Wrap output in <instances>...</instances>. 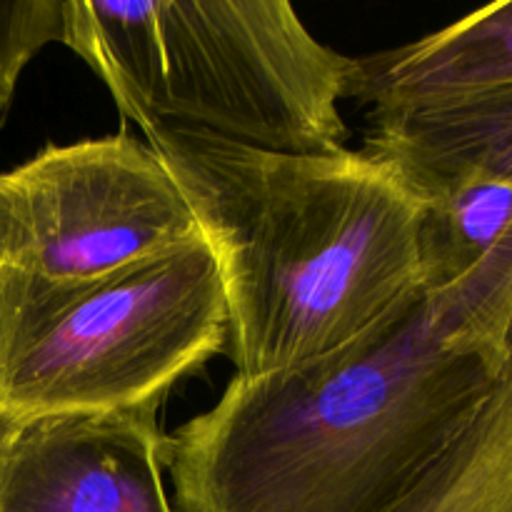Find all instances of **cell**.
<instances>
[{
	"label": "cell",
	"mask_w": 512,
	"mask_h": 512,
	"mask_svg": "<svg viewBox=\"0 0 512 512\" xmlns=\"http://www.w3.org/2000/svg\"><path fill=\"white\" fill-rule=\"evenodd\" d=\"M512 355V243L420 288L345 348L263 378L163 440L175 512H388L448 450Z\"/></svg>",
	"instance_id": "cell-1"
},
{
	"label": "cell",
	"mask_w": 512,
	"mask_h": 512,
	"mask_svg": "<svg viewBox=\"0 0 512 512\" xmlns=\"http://www.w3.org/2000/svg\"><path fill=\"white\" fill-rule=\"evenodd\" d=\"M218 265L238 378L345 348L423 288V198L370 150L290 155L150 125Z\"/></svg>",
	"instance_id": "cell-2"
},
{
	"label": "cell",
	"mask_w": 512,
	"mask_h": 512,
	"mask_svg": "<svg viewBox=\"0 0 512 512\" xmlns=\"http://www.w3.org/2000/svg\"><path fill=\"white\" fill-rule=\"evenodd\" d=\"M73 50L140 130L183 125L290 155L338 153L358 58L328 48L285 0L65 3Z\"/></svg>",
	"instance_id": "cell-3"
},
{
	"label": "cell",
	"mask_w": 512,
	"mask_h": 512,
	"mask_svg": "<svg viewBox=\"0 0 512 512\" xmlns=\"http://www.w3.org/2000/svg\"><path fill=\"white\" fill-rule=\"evenodd\" d=\"M225 340L203 235L85 280L0 273V423L163 400Z\"/></svg>",
	"instance_id": "cell-4"
},
{
	"label": "cell",
	"mask_w": 512,
	"mask_h": 512,
	"mask_svg": "<svg viewBox=\"0 0 512 512\" xmlns=\"http://www.w3.org/2000/svg\"><path fill=\"white\" fill-rule=\"evenodd\" d=\"M195 238L173 175L128 133L50 143L0 173V273L85 280Z\"/></svg>",
	"instance_id": "cell-5"
},
{
	"label": "cell",
	"mask_w": 512,
	"mask_h": 512,
	"mask_svg": "<svg viewBox=\"0 0 512 512\" xmlns=\"http://www.w3.org/2000/svg\"><path fill=\"white\" fill-rule=\"evenodd\" d=\"M158 408L0 423V512H175Z\"/></svg>",
	"instance_id": "cell-6"
},
{
	"label": "cell",
	"mask_w": 512,
	"mask_h": 512,
	"mask_svg": "<svg viewBox=\"0 0 512 512\" xmlns=\"http://www.w3.org/2000/svg\"><path fill=\"white\" fill-rule=\"evenodd\" d=\"M355 100L370 113L512 100V0L485 5L448 28L358 58Z\"/></svg>",
	"instance_id": "cell-7"
},
{
	"label": "cell",
	"mask_w": 512,
	"mask_h": 512,
	"mask_svg": "<svg viewBox=\"0 0 512 512\" xmlns=\"http://www.w3.org/2000/svg\"><path fill=\"white\" fill-rule=\"evenodd\" d=\"M403 173L423 198V288L438 290L458 283L512 243L510 178L478 168Z\"/></svg>",
	"instance_id": "cell-8"
},
{
	"label": "cell",
	"mask_w": 512,
	"mask_h": 512,
	"mask_svg": "<svg viewBox=\"0 0 512 512\" xmlns=\"http://www.w3.org/2000/svg\"><path fill=\"white\" fill-rule=\"evenodd\" d=\"M365 150L410 173L488 170L512 180V100L370 113Z\"/></svg>",
	"instance_id": "cell-9"
},
{
	"label": "cell",
	"mask_w": 512,
	"mask_h": 512,
	"mask_svg": "<svg viewBox=\"0 0 512 512\" xmlns=\"http://www.w3.org/2000/svg\"><path fill=\"white\" fill-rule=\"evenodd\" d=\"M388 512H512V355L463 433Z\"/></svg>",
	"instance_id": "cell-10"
},
{
	"label": "cell",
	"mask_w": 512,
	"mask_h": 512,
	"mask_svg": "<svg viewBox=\"0 0 512 512\" xmlns=\"http://www.w3.org/2000/svg\"><path fill=\"white\" fill-rule=\"evenodd\" d=\"M63 0L0 3V128L13 108L15 88L30 60L50 43H63Z\"/></svg>",
	"instance_id": "cell-11"
}]
</instances>
